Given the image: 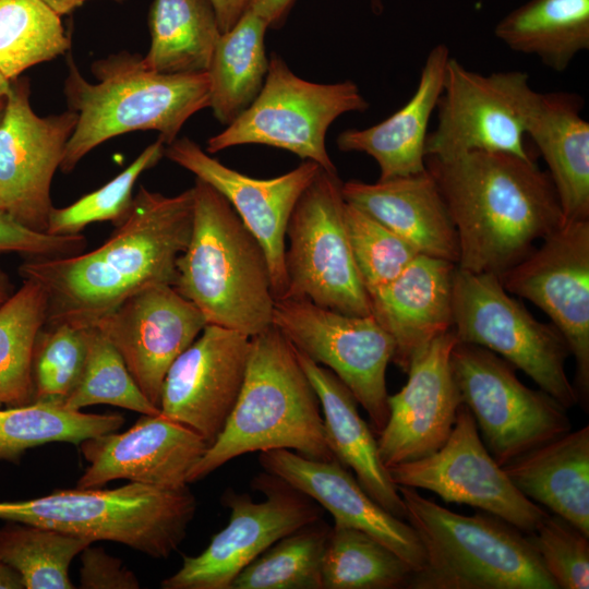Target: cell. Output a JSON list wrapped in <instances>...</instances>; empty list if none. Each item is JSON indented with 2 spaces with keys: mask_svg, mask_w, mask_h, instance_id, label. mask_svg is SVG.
<instances>
[{
  "mask_svg": "<svg viewBox=\"0 0 589 589\" xmlns=\"http://www.w3.org/2000/svg\"><path fill=\"white\" fill-rule=\"evenodd\" d=\"M193 206V188L167 196L141 185L129 216L99 248L24 261L20 276L47 294L45 324L93 326L140 290L173 286L177 260L191 236Z\"/></svg>",
  "mask_w": 589,
  "mask_h": 589,
  "instance_id": "cell-1",
  "label": "cell"
},
{
  "mask_svg": "<svg viewBox=\"0 0 589 589\" xmlns=\"http://www.w3.org/2000/svg\"><path fill=\"white\" fill-rule=\"evenodd\" d=\"M455 226L457 266L498 278L564 224L546 171L533 159L501 152L425 157Z\"/></svg>",
  "mask_w": 589,
  "mask_h": 589,
  "instance_id": "cell-2",
  "label": "cell"
},
{
  "mask_svg": "<svg viewBox=\"0 0 589 589\" xmlns=\"http://www.w3.org/2000/svg\"><path fill=\"white\" fill-rule=\"evenodd\" d=\"M288 449L336 459L324 433L318 397L292 344L275 326L251 337L245 376L220 434L191 470L188 482L249 453Z\"/></svg>",
  "mask_w": 589,
  "mask_h": 589,
  "instance_id": "cell-3",
  "label": "cell"
},
{
  "mask_svg": "<svg viewBox=\"0 0 589 589\" xmlns=\"http://www.w3.org/2000/svg\"><path fill=\"white\" fill-rule=\"evenodd\" d=\"M63 93L77 122L60 170L72 171L98 145L139 130H155L167 146L197 111L209 108L207 72L165 74L147 69L142 56L121 51L91 64L87 81L71 56Z\"/></svg>",
  "mask_w": 589,
  "mask_h": 589,
  "instance_id": "cell-4",
  "label": "cell"
},
{
  "mask_svg": "<svg viewBox=\"0 0 589 589\" xmlns=\"http://www.w3.org/2000/svg\"><path fill=\"white\" fill-rule=\"evenodd\" d=\"M189 243L173 288L206 323L253 337L273 325L275 297L264 248L227 199L195 179Z\"/></svg>",
  "mask_w": 589,
  "mask_h": 589,
  "instance_id": "cell-5",
  "label": "cell"
},
{
  "mask_svg": "<svg viewBox=\"0 0 589 589\" xmlns=\"http://www.w3.org/2000/svg\"><path fill=\"white\" fill-rule=\"evenodd\" d=\"M424 551L410 589H557L526 533L486 512L454 513L397 486Z\"/></svg>",
  "mask_w": 589,
  "mask_h": 589,
  "instance_id": "cell-6",
  "label": "cell"
},
{
  "mask_svg": "<svg viewBox=\"0 0 589 589\" xmlns=\"http://www.w3.org/2000/svg\"><path fill=\"white\" fill-rule=\"evenodd\" d=\"M196 501L188 486L136 482L101 490L76 488L0 502V519L53 529L94 541L122 543L153 558L169 557L183 541Z\"/></svg>",
  "mask_w": 589,
  "mask_h": 589,
  "instance_id": "cell-7",
  "label": "cell"
},
{
  "mask_svg": "<svg viewBox=\"0 0 589 589\" xmlns=\"http://www.w3.org/2000/svg\"><path fill=\"white\" fill-rule=\"evenodd\" d=\"M452 309L458 342L500 354L566 409L578 404L565 371L570 352L563 335L552 323L539 322L497 276L456 266Z\"/></svg>",
  "mask_w": 589,
  "mask_h": 589,
  "instance_id": "cell-8",
  "label": "cell"
},
{
  "mask_svg": "<svg viewBox=\"0 0 589 589\" xmlns=\"http://www.w3.org/2000/svg\"><path fill=\"white\" fill-rule=\"evenodd\" d=\"M369 103L352 81L321 84L297 76L277 55L269 58L263 87L227 128L208 139L206 152L247 144L286 149L323 170L337 172L325 146L330 124L347 112H363Z\"/></svg>",
  "mask_w": 589,
  "mask_h": 589,
  "instance_id": "cell-9",
  "label": "cell"
},
{
  "mask_svg": "<svg viewBox=\"0 0 589 589\" xmlns=\"http://www.w3.org/2000/svg\"><path fill=\"white\" fill-rule=\"evenodd\" d=\"M341 183L337 172L321 169L294 205L286 230L284 298L366 316L371 301L346 233Z\"/></svg>",
  "mask_w": 589,
  "mask_h": 589,
  "instance_id": "cell-10",
  "label": "cell"
},
{
  "mask_svg": "<svg viewBox=\"0 0 589 589\" xmlns=\"http://www.w3.org/2000/svg\"><path fill=\"white\" fill-rule=\"evenodd\" d=\"M450 366L461 402L501 467L570 431L568 409L524 385L514 366L491 350L457 341Z\"/></svg>",
  "mask_w": 589,
  "mask_h": 589,
  "instance_id": "cell-11",
  "label": "cell"
},
{
  "mask_svg": "<svg viewBox=\"0 0 589 589\" xmlns=\"http://www.w3.org/2000/svg\"><path fill=\"white\" fill-rule=\"evenodd\" d=\"M273 326L349 388L378 435L389 414L386 369L395 345L373 315H348L309 300L284 298L275 299Z\"/></svg>",
  "mask_w": 589,
  "mask_h": 589,
  "instance_id": "cell-12",
  "label": "cell"
},
{
  "mask_svg": "<svg viewBox=\"0 0 589 589\" xmlns=\"http://www.w3.org/2000/svg\"><path fill=\"white\" fill-rule=\"evenodd\" d=\"M531 92L526 72L482 74L450 57L435 108L436 128L426 136L425 157L449 158L482 151L533 159L525 130Z\"/></svg>",
  "mask_w": 589,
  "mask_h": 589,
  "instance_id": "cell-13",
  "label": "cell"
},
{
  "mask_svg": "<svg viewBox=\"0 0 589 589\" xmlns=\"http://www.w3.org/2000/svg\"><path fill=\"white\" fill-rule=\"evenodd\" d=\"M265 498L228 490L227 526L196 556H185L178 572L161 581L164 589H231L239 573L276 541L321 519L312 498L279 478L263 473L255 479Z\"/></svg>",
  "mask_w": 589,
  "mask_h": 589,
  "instance_id": "cell-14",
  "label": "cell"
},
{
  "mask_svg": "<svg viewBox=\"0 0 589 589\" xmlns=\"http://www.w3.org/2000/svg\"><path fill=\"white\" fill-rule=\"evenodd\" d=\"M505 272L503 287L531 301L560 330L575 360L578 404L589 407V219L566 221Z\"/></svg>",
  "mask_w": 589,
  "mask_h": 589,
  "instance_id": "cell-15",
  "label": "cell"
},
{
  "mask_svg": "<svg viewBox=\"0 0 589 589\" xmlns=\"http://www.w3.org/2000/svg\"><path fill=\"white\" fill-rule=\"evenodd\" d=\"M397 486L424 489L448 503L466 504L529 534L549 514L525 496L482 443L476 420L461 404L445 444L435 453L387 468Z\"/></svg>",
  "mask_w": 589,
  "mask_h": 589,
  "instance_id": "cell-16",
  "label": "cell"
},
{
  "mask_svg": "<svg viewBox=\"0 0 589 589\" xmlns=\"http://www.w3.org/2000/svg\"><path fill=\"white\" fill-rule=\"evenodd\" d=\"M31 83L11 81L0 118V211L36 231L47 232L53 208L50 189L77 122L65 110L39 117L32 108Z\"/></svg>",
  "mask_w": 589,
  "mask_h": 589,
  "instance_id": "cell-17",
  "label": "cell"
},
{
  "mask_svg": "<svg viewBox=\"0 0 589 589\" xmlns=\"http://www.w3.org/2000/svg\"><path fill=\"white\" fill-rule=\"evenodd\" d=\"M206 325L202 312L173 286L154 285L93 326L115 346L143 394L159 408L167 371Z\"/></svg>",
  "mask_w": 589,
  "mask_h": 589,
  "instance_id": "cell-18",
  "label": "cell"
},
{
  "mask_svg": "<svg viewBox=\"0 0 589 589\" xmlns=\"http://www.w3.org/2000/svg\"><path fill=\"white\" fill-rule=\"evenodd\" d=\"M165 156L212 185L231 204L265 250L275 299L287 290L286 230L294 205L322 169L312 160L272 179H256L231 169L188 137L176 139Z\"/></svg>",
  "mask_w": 589,
  "mask_h": 589,
  "instance_id": "cell-19",
  "label": "cell"
},
{
  "mask_svg": "<svg viewBox=\"0 0 589 589\" xmlns=\"http://www.w3.org/2000/svg\"><path fill=\"white\" fill-rule=\"evenodd\" d=\"M250 350L251 337L207 324L167 371L161 414L213 444L240 394Z\"/></svg>",
  "mask_w": 589,
  "mask_h": 589,
  "instance_id": "cell-20",
  "label": "cell"
},
{
  "mask_svg": "<svg viewBox=\"0 0 589 589\" xmlns=\"http://www.w3.org/2000/svg\"><path fill=\"white\" fill-rule=\"evenodd\" d=\"M456 342L453 328L436 337L412 359L405 386L388 395V419L376 438L386 469L426 457L449 437L462 404L450 366Z\"/></svg>",
  "mask_w": 589,
  "mask_h": 589,
  "instance_id": "cell-21",
  "label": "cell"
},
{
  "mask_svg": "<svg viewBox=\"0 0 589 589\" xmlns=\"http://www.w3.org/2000/svg\"><path fill=\"white\" fill-rule=\"evenodd\" d=\"M89 462L79 488H99L127 479L160 489L188 486V478L208 447L194 430L161 414H142L122 433H106L80 444Z\"/></svg>",
  "mask_w": 589,
  "mask_h": 589,
  "instance_id": "cell-22",
  "label": "cell"
},
{
  "mask_svg": "<svg viewBox=\"0 0 589 589\" xmlns=\"http://www.w3.org/2000/svg\"><path fill=\"white\" fill-rule=\"evenodd\" d=\"M271 473L327 509L335 525L361 530L395 552L413 572L425 562L423 546L410 524L376 503L337 459L323 461L288 449L260 453Z\"/></svg>",
  "mask_w": 589,
  "mask_h": 589,
  "instance_id": "cell-23",
  "label": "cell"
},
{
  "mask_svg": "<svg viewBox=\"0 0 589 589\" xmlns=\"http://www.w3.org/2000/svg\"><path fill=\"white\" fill-rule=\"evenodd\" d=\"M456 266L418 254L393 281L370 297L371 314L394 340L392 362L405 373L418 353L453 328Z\"/></svg>",
  "mask_w": 589,
  "mask_h": 589,
  "instance_id": "cell-24",
  "label": "cell"
},
{
  "mask_svg": "<svg viewBox=\"0 0 589 589\" xmlns=\"http://www.w3.org/2000/svg\"><path fill=\"white\" fill-rule=\"evenodd\" d=\"M341 194L345 202L376 219L419 254L457 265V232L426 168L414 175L375 183L342 182Z\"/></svg>",
  "mask_w": 589,
  "mask_h": 589,
  "instance_id": "cell-25",
  "label": "cell"
},
{
  "mask_svg": "<svg viewBox=\"0 0 589 589\" xmlns=\"http://www.w3.org/2000/svg\"><path fill=\"white\" fill-rule=\"evenodd\" d=\"M582 98L569 92H531L525 111L526 135L548 166L564 223L589 219V123Z\"/></svg>",
  "mask_w": 589,
  "mask_h": 589,
  "instance_id": "cell-26",
  "label": "cell"
},
{
  "mask_svg": "<svg viewBox=\"0 0 589 589\" xmlns=\"http://www.w3.org/2000/svg\"><path fill=\"white\" fill-rule=\"evenodd\" d=\"M449 49L437 44L428 53L417 88L409 100L382 122L348 129L336 140L341 152L364 153L375 159L380 179L388 180L425 170L430 119L442 94Z\"/></svg>",
  "mask_w": 589,
  "mask_h": 589,
  "instance_id": "cell-27",
  "label": "cell"
},
{
  "mask_svg": "<svg viewBox=\"0 0 589 589\" xmlns=\"http://www.w3.org/2000/svg\"><path fill=\"white\" fill-rule=\"evenodd\" d=\"M296 351L318 397L329 450L354 472L359 484L376 503L405 520V503L381 460L377 440L361 418L354 396L330 370Z\"/></svg>",
  "mask_w": 589,
  "mask_h": 589,
  "instance_id": "cell-28",
  "label": "cell"
},
{
  "mask_svg": "<svg viewBox=\"0 0 589 589\" xmlns=\"http://www.w3.org/2000/svg\"><path fill=\"white\" fill-rule=\"evenodd\" d=\"M513 484L589 537V425L557 436L503 466Z\"/></svg>",
  "mask_w": 589,
  "mask_h": 589,
  "instance_id": "cell-29",
  "label": "cell"
},
{
  "mask_svg": "<svg viewBox=\"0 0 589 589\" xmlns=\"http://www.w3.org/2000/svg\"><path fill=\"white\" fill-rule=\"evenodd\" d=\"M494 34L510 50L563 72L589 49V0H529L501 19Z\"/></svg>",
  "mask_w": 589,
  "mask_h": 589,
  "instance_id": "cell-30",
  "label": "cell"
},
{
  "mask_svg": "<svg viewBox=\"0 0 589 589\" xmlns=\"http://www.w3.org/2000/svg\"><path fill=\"white\" fill-rule=\"evenodd\" d=\"M267 23L249 9L221 33L209 68V108L223 124L232 123L257 97L268 70L264 37Z\"/></svg>",
  "mask_w": 589,
  "mask_h": 589,
  "instance_id": "cell-31",
  "label": "cell"
},
{
  "mask_svg": "<svg viewBox=\"0 0 589 589\" xmlns=\"http://www.w3.org/2000/svg\"><path fill=\"white\" fill-rule=\"evenodd\" d=\"M143 64L165 74L207 72L221 32L208 0H154Z\"/></svg>",
  "mask_w": 589,
  "mask_h": 589,
  "instance_id": "cell-32",
  "label": "cell"
},
{
  "mask_svg": "<svg viewBox=\"0 0 589 589\" xmlns=\"http://www.w3.org/2000/svg\"><path fill=\"white\" fill-rule=\"evenodd\" d=\"M123 422L119 413H85L65 407L62 399H36L0 409V459L19 461L27 449L50 442L80 445L116 432Z\"/></svg>",
  "mask_w": 589,
  "mask_h": 589,
  "instance_id": "cell-33",
  "label": "cell"
},
{
  "mask_svg": "<svg viewBox=\"0 0 589 589\" xmlns=\"http://www.w3.org/2000/svg\"><path fill=\"white\" fill-rule=\"evenodd\" d=\"M47 309L46 291L27 279L0 304V401L4 405L33 401V351Z\"/></svg>",
  "mask_w": 589,
  "mask_h": 589,
  "instance_id": "cell-34",
  "label": "cell"
},
{
  "mask_svg": "<svg viewBox=\"0 0 589 589\" xmlns=\"http://www.w3.org/2000/svg\"><path fill=\"white\" fill-rule=\"evenodd\" d=\"M412 568L370 534L334 525L322 557L323 589H396L407 587Z\"/></svg>",
  "mask_w": 589,
  "mask_h": 589,
  "instance_id": "cell-35",
  "label": "cell"
},
{
  "mask_svg": "<svg viewBox=\"0 0 589 589\" xmlns=\"http://www.w3.org/2000/svg\"><path fill=\"white\" fill-rule=\"evenodd\" d=\"M92 542L53 529L8 521L0 528V560L25 589H72V560Z\"/></svg>",
  "mask_w": 589,
  "mask_h": 589,
  "instance_id": "cell-36",
  "label": "cell"
},
{
  "mask_svg": "<svg viewBox=\"0 0 589 589\" xmlns=\"http://www.w3.org/2000/svg\"><path fill=\"white\" fill-rule=\"evenodd\" d=\"M70 47L60 15L41 0H0V73L5 79L13 81Z\"/></svg>",
  "mask_w": 589,
  "mask_h": 589,
  "instance_id": "cell-37",
  "label": "cell"
},
{
  "mask_svg": "<svg viewBox=\"0 0 589 589\" xmlns=\"http://www.w3.org/2000/svg\"><path fill=\"white\" fill-rule=\"evenodd\" d=\"M329 529L318 519L283 537L239 573L231 589H323L322 557Z\"/></svg>",
  "mask_w": 589,
  "mask_h": 589,
  "instance_id": "cell-38",
  "label": "cell"
},
{
  "mask_svg": "<svg viewBox=\"0 0 589 589\" xmlns=\"http://www.w3.org/2000/svg\"><path fill=\"white\" fill-rule=\"evenodd\" d=\"M63 402L73 410L106 404L142 414L160 413V409L143 394L121 354L96 326L87 327L84 369Z\"/></svg>",
  "mask_w": 589,
  "mask_h": 589,
  "instance_id": "cell-39",
  "label": "cell"
},
{
  "mask_svg": "<svg viewBox=\"0 0 589 589\" xmlns=\"http://www.w3.org/2000/svg\"><path fill=\"white\" fill-rule=\"evenodd\" d=\"M166 145L160 139L148 145L121 173L98 190L71 205L53 207L47 232L51 235H80L95 221L110 220L116 227L129 216L133 205V188L137 178L165 156Z\"/></svg>",
  "mask_w": 589,
  "mask_h": 589,
  "instance_id": "cell-40",
  "label": "cell"
},
{
  "mask_svg": "<svg viewBox=\"0 0 589 589\" xmlns=\"http://www.w3.org/2000/svg\"><path fill=\"white\" fill-rule=\"evenodd\" d=\"M344 220L352 257L369 297L393 281L419 254L402 238L347 202Z\"/></svg>",
  "mask_w": 589,
  "mask_h": 589,
  "instance_id": "cell-41",
  "label": "cell"
},
{
  "mask_svg": "<svg viewBox=\"0 0 589 589\" xmlns=\"http://www.w3.org/2000/svg\"><path fill=\"white\" fill-rule=\"evenodd\" d=\"M87 353V327L45 324L33 351V400L64 399L76 386Z\"/></svg>",
  "mask_w": 589,
  "mask_h": 589,
  "instance_id": "cell-42",
  "label": "cell"
},
{
  "mask_svg": "<svg viewBox=\"0 0 589 589\" xmlns=\"http://www.w3.org/2000/svg\"><path fill=\"white\" fill-rule=\"evenodd\" d=\"M526 536L557 589L589 588V537L555 514Z\"/></svg>",
  "mask_w": 589,
  "mask_h": 589,
  "instance_id": "cell-43",
  "label": "cell"
},
{
  "mask_svg": "<svg viewBox=\"0 0 589 589\" xmlns=\"http://www.w3.org/2000/svg\"><path fill=\"white\" fill-rule=\"evenodd\" d=\"M85 248L86 238L83 233L60 236L36 231L0 211V253L63 257L82 253Z\"/></svg>",
  "mask_w": 589,
  "mask_h": 589,
  "instance_id": "cell-44",
  "label": "cell"
},
{
  "mask_svg": "<svg viewBox=\"0 0 589 589\" xmlns=\"http://www.w3.org/2000/svg\"><path fill=\"white\" fill-rule=\"evenodd\" d=\"M80 585L85 589H137L133 572L101 548L86 546L81 553Z\"/></svg>",
  "mask_w": 589,
  "mask_h": 589,
  "instance_id": "cell-45",
  "label": "cell"
},
{
  "mask_svg": "<svg viewBox=\"0 0 589 589\" xmlns=\"http://www.w3.org/2000/svg\"><path fill=\"white\" fill-rule=\"evenodd\" d=\"M221 33L231 29L250 9L253 0H208Z\"/></svg>",
  "mask_w": 589,
  "mask_h": 589,
  "instance_id": "cell-46",
  "label": "cell"
},
{
  "mask_svg": "<svg viewBox=\"0 0 589 589\" xmlns=\"http://www.w3.org/2000/svg\"><path fill=\"white\" fill-rule=\"evenodd\" d=\"M294 0H253L250 9L256 12L268 25L276 28L285 20Z\"/></svg>",
  "mask_w": 589,
  "mask_h": 589,
  "instance_id": "cell-47",
  "label": "cell"
},
{
  "mask_svg": "<svg viewBox=\"0 0 589 589\" xmlns=\"http://www.w3.org/2000/svg\"><path fill=\"white\" fill-rule=\"evenodd\" d=\"M0 589H25L20 575L0 560Z\"/></svg>",
  "mask_w": 589,
  "mask_h": 589,
  "instance_id": "cell-48",
  "label": "cell"
},
{
  "mask_svg": "<svg viewBox=\"0 0 589 589\" xmlns=\"http://www.w3.org/2000/svg\"><path fill=\"white\" fill-rule=\"evenodd\" d=\"M60 16L69 14L88 0H41ZM116 2H123L125 0H112Z\"/></svg>",
  "mask_w": 589,
  "mask_h": 589,
  "instance_id": "cell-49",
  "label": "cell"
},
{
  "mask_svg": "<svg viewBox=\"0 0 589 589\" xmlns=\"http://www.w3.org/2000/svg\"><path fill=\"white\" fill-rule=\"evenodd\" d=\"M11 294V284L9 278L0 269V304H2Z\"/></svg>",
  "mask_w": 589,
  "mask_h": 589,
  "instance_id": "cell-50",
  "label": "cell"
},
{
  "mask_svg": "<svg viewBox=\"0 0 589 589\" xmlns=\"http://www.w3.org/2000/svg\"><path fill=\"white\" fill-rule=\"evenodd\" d=\"M10 86H11V81L5 79L0 73V97H4L8 94L9 89H10Z\"/></svg>",
  "mask_w": 589,
  "mask_h": 589,
  "instance_id": "cell-51",
  "label": "cell"
},
{
  "mask_svg": "<svg viewBox=\"0 0 589 589\" xmlns=\"http://www.w3.org/2000/svg\"><path fill=\"white\" fill-rule=\"evenodd\" d=\"M371 1V5H372V9L374 11V13L378 14L382 12L383 10V3H382V0H370Z\"/></svg>",
  "mask_w": 589,
  "mask_h": 589,
  "instance_id": "cell-52",
  "label": "cell"
},
{
  "mask_svg": "<svg viewBox=\"0 0 589 589\" xmlns=\"http://www.w3.org/2000/svg\"><path fill=\"white\" fill-rule=\"evenodd\" d=\"M4 105H5V96L0 97V118H1L3 109H4Z\"/></svg>",
  "mask_w": 589,
  "mask_h": 589,
  "instance_id": "cell-53",
  "label": "cell"
},
{
  "mask_svg": "<svg viewBox=\"0 0 589 589\" xmlns=\"http://www.w3.org/2000/svg\"><path fill=\"white\" fill-rule=\"evenodd\" d=\"M2 405H3V404L0 401V409H1V406H2Z\"/></svg>",
  "mask_w": 589,
  "mask_h": 589,
  "instance_id": "cell-54",
  "label": "cell"
}]
</instances>
